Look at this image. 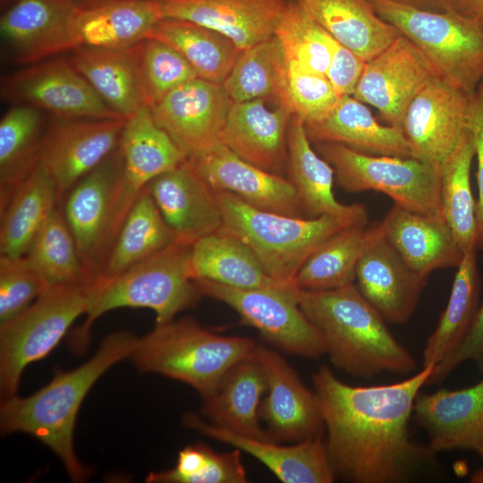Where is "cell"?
Masks as SVG:
<instances>
[{"mask_svg":"<svg viewBox=\"0 0 483 483\" xmlns=\"http://www.w3.org/2000/svg\"><path fill=\"white\" fill-rule=\"evenodd\" d=\"M435 365L390 385L355 386L326 366L312 382L326 429V447L335 474L355 483H398L411 479L435 457L410 437L414 402Z\"/></svg>","mask_w":483,"mask_h":483,"instance_id":"6da1fadb","label":"cell"},{"mask_svg":"<svg viewBox=\"0 0 483 483\" xmlns=\"http://www.w3.org/2000/svg\"><path fill=\"white\" fill-rule=\"evenodd\" d=\"M136 339L129 332H114L103 340L89 360L72 370L56 371L50 382L34 394L2 399V433L32 436L57 455L71 479L84 481L89 470L78 460L73 446L79 410L98 378L115 363L130 358Z\"/></svg>","mask_w":483,"mask_h":483,"instance_id":"7a4b0ae2","label":"cell"},{"mask_svg":"<svg viewBox=\"0 0 483 483\" xmlns=\"http://www.w3.org/2000/svg\"><path fill=\"white\" fill-rule=\"evenodd\" d=\"M299 305L321 332L333 365L358 377L383 372L408 375L415 358L391 334L386 322L356 284L326 291L299 290Z\"/></svg>","mask_w":483,"mask_h":483,"instance_id":"3957f363","label":"cell"},{"mask_svg":"<svg viewBox=\"0 0 483 483\" xmlns=\"http://www.w3.org/2000/svg\"><path fill=\"white\" fill-rule=\"evenodd\" d=\"M215 192L223 228L242 240L267 274L285 285L295 284L301 267L325 242L349 227L367 225L369 220L363 204L347 215L306 218L260 210L231 192Z\"/></svg>","mask_w":483,"mask_h":483,"instance_id":"277c9868","label":"cell"},{"mask_svg":"<svg viewBox=\"0 0 483 483\" xmlns=\"http://www.w3.org/2000/svg\"><path fill=\"white\" fill-rule=\"evenodd\" d=\"M191 246L174 242L116 275L97 277L84 323L70 337L72 351L86 352L92 324L110 310L149 309L164 324L196 306L203 295L190 273Z\"/></svg>","mask_w":483,"mask_h":483,"instance_id":"5b68a950","label":"cell"},{"mask_svg":"<svg viewBox=\"0 0 483 483\" xmlns=\"http://www.w3.org/2000/svg\"><path fill=\"white\" fill-rule=\"evenodd\" d=\"M257 344L249 337L221 335L182 318L156 324L137 338L130 359L139 371L181 381L205 397L233 366L254 354Z\"/></svg>","mask_w":483,"mask_h":483,"instance_id":"8992f818","label":"cell"},{"mask_svg":"<svg viewBox=\"0 0 483 483\" xmlns=\"http://www.w3.org/2000/svg\"><path fill=\"white\" fill-rule=\"evenodd\" d=\"M428 59L438 76L469 96L483 81V29L450 10L435 13L393 0H369Z\"/></svg>","mask_w":483,"mask_h":483,"instance_id":"52a82bcc","label":"cell"},{"mask_svg":"<svg viewBox=\"0 0 483 483\" xmlns=\"http://www.w3.org/2000/svg\"><path fill=\"white\" fill-rule=\"evenodd\" d=\"M96 279L49 286L24 311L0 324L2 399L17 395L25 368L47 356L89 307Z\"/></svg>","mask_w":483,"mask_h":483,"instance_id":"ba28073f","label":"cell"},{"mask_svg":"<svg viewBox=\"0 0 483 483\" xmlns=\"http://www.w3.org/2000/svg\"><path fill=\"white\" fill-rule=\"evenodd\" d=\"M314 144L332 165L335 181L344 191H375L406 209L443 216L439 168L413 157L369 155L339 143Z\"/></svg>","mask_w":483,"mask_h":483,"instance_id":"9c48e42d","label":"cell"},{"mask_svg":"<svg viewBox=\"0 0 483 483\" xmlns=\"http://www.w3.org/2000/svg\"><path fill=\"white\" fill-rule=\"evenodd\" d=\"M203 296L232 308L242 321L281 351L316 359L326 354L321 332L301 310L295 284L242 289L205 279L194 280Z\"/></svg>","mask_w":483,"mask_h":483,"instance_id":"30bf717a","label":"cell"},{"mask_svg":"<svg viewBox=\"0 0 483 483\" xmlns=\"http://www.w3.org/2000/svg\"><path fill=\"white\" fill-rule=\"evenodd\" d=\"M1 97L68 119H125L112 110L68 58H48L2 78Z\"/></svg>","mask_w":483,"mask_h":483,"instance_id":"8fae6325","label":"cell"},{"mask_svg":"<svg viewBox=\"0 0 483 483\" xmlns=\"http://www.w3.org/2000/svg\"><path fill=\"white\" fill-rule=\"evenodd\" d=\"M123 169L118 147L66 193L63 215L86 274L99 275L108 254V236Z\"/></svg>","mask_w":483,"mask_h":483,"instance_id":"7c38bea8","label":"cell"},{"mask_svg":"<svg viewBox=\"0 0 483 483\" xmlns=\"http://www.w3.org/2000/svg\"><path fill=\"white\" fill-rule=\"evenodd\" d=\"M470 97L440 76L409 105L402 129L411 157L439 168L469 131Z\"/></svg>","mask_w":483,"mask_h":483,"instance_id":"4fadbf2b","label":"cell"},{"mask_svg":"<svg viewBox=\"0 0 483 483\" xmlns=\"http://www.w3.org/2000/svg\"><path fill=\"white\" fill-rule=\"evenodd\" d=\"M124 122L48 119L39 163L54 181L59 199L119 147Z\"/></svg>","mask_w":483,"mask_h":483,"instance_id":"5bb4252c","label":"cell"},{"mask_svg":"<svg viewBox=\"0 0 483 483\" xmlns=\"http://www.w3.org/2000/svg\"><path fill=\"white\" fill-rule=\"evenodd\" d=\"M233 103L222 84L198 77L169 93L150 110L157 123L191 159L222 144Z\"/></svg>","mask_w":483,"mask_h":483,"instance_id":"9a60e30c","label":"cell"},{"mask_svg":"<svg viewBox=\"0 0 483 483\" xmlns=\"http://www.w3.org/2000/svg\"><path fill=\"white\" fill-rule=\"evenodd\" d=\"M254 355L267 382L259 418L268 439L294 444L323 435L324 422L314 391L305 386L277 352L257 344Z\"/></svg>","mask_w":483,"mask_h":483,"instance_id":"2e32d148","label":"cell"},{"mask_svg":"<svg viewBox=\"0 0 483 483\" xmlns=\"http://www.w3.org/2000/svg\"><path fill=\"white\" fill-rule=\"evenodd\" d=\"M436 76L428 59L401 34L366 62L352 96L377 109L389 125L402 128L411 102Z\"/></svg>","mask_w":483,"mask_h":483,"instance_id":"e0dca14e","label":"cell"},{"mask_svg":"<svg viewBox=\"0 0 483 483\" xmlns=\"http://www.w3.org/2000/svg\"><path fill=\"white\" fill-rule=\"evenodd\" d=\"M356 285L386 323L412 316L428 278L415 273L385 237L380 222L359 260Z\"/></svg>","mask_w":483,"mask_h":483,"instance_id":"ac0fdd59","label":"cell"},{"mask_svg":"<svg viewBox=\"0 0 483 483\" xmlns=\"http://www.w3.org/2000/svg\"><path fill=\"white\" fill-rule=\"evenodd\" d=\"M189 160L214 191L231 192L260 210L308 218L288 178L245 161L223 144Z\"/></svg>","mask_w":483,"mask_h":483,"instance_id":"d6986e66","label":"cell"},{"mask_svg":"<svg viewBox=\"0 0 483 483\" xmlns=\"http://www.w3.org/2000/svg\"><path fill=\"white\" fill-rule=\"evenodd\" d=\"M76 8L71 0H16L0 19L13 60L29 65L74 49Z\"/></svg>","mask_w":483,"mask_h":483,"instance_id":"ffe728a7","label":"cell"},{"mask_svg":"<svg viewBox=\"0 0 483 483\" xmlns=\"http://www.w3.org/2000/svg\"><path fill=\"white\" fill-rule=\"evenodd\" d=\"M176 242L191 245L223 227L215 191L187 158L147 186Z\"/></svg>","mask_w":483,"mask_h":483,"instance_id":"44dd1931","label":"cell"},{"mask_svg":"<svg viewBox=\"0 0 483 483\" xmlns=\"http://www.w3.org/2000/svg\"><path fill=\"white\" fill-rule=\"evenodd\" d=\"M413 418L425 431L435 453L450 450H483V379L460 390L419 394Z\"/></svg>","mask_w":483,"mask_h":483,"instance_id":"7402d4cb","label":"cell"},{"mask_svg":"<svg viewBox=\"0 0 483 483\" xmlns=\"http://www.w3.org/2000/svg\"><path fill=\"white\" fill-rule=\"evenodd\" d=\"M182 422L208 437L249 453L284 483H332L336 479L323 435L285 445L230 432L194 413L184 414Z\"/></svg>","mask_w":483,"mask_h":483,"instance_id":"603a6c76","label":"cell"},{"mask_svg":"<svg viewBox=\"0 0 483 483\" xmlns=\"http://www.w3.org/2000/svg\"><path fill=\"white\" fill-rule=\"evenodd\" d=\"M164 19L215 30L247 49L275 36L286 0H157Z\"/></svg>","mask_w":483,"mask_h":483,"instance_id":"cb8c5ba5","label":"cell"},{"mask_svg":"<svg viewBox=\"0 0 483 483\" xmlns=\"http://www.w3.org/2000/svg\"><path fill=\"white\" fill-rule=\"evenodd\" d=\"M292 113L279 103L275 109L264 98L233 103L221 143L245 161L284 176L288 163V130Z\"/></svg>","mask_w":483,"mask_h":483,"instance_id":"d4e9b609","label":"cell"},{"mask_svg":"<svg viewBox=\"0 0 483 483\" xmlns=\"http://www.w3.org/2000/svg\"><path fill=\"white\" fill-rule=\"evenodd\" d=\"M119 147L123 169L117 205L123 212L131 208L155 177L187 159L145 106L125 119Z\"/></svg>","mask_w":483,"mask_h":483,"instance_id":"484cf974","label":"cell"},{"mask_svg":"<svg viewBox=\"0 0 483 483\" xmlns=\"http://www.w3.org/2000/svg\"><path fill=\"white\" fill-rule=\"evenodd\" d=\"M380 225L405 263L423 277L457 267L464 255L444 216L420 214L394 203Z\"/></svg>","mask_w":483,"mask_h":483,"instance_id":"4316f807","label":"cell"},{"mask_svg":"<svg viewBox=\"0 0 483 483\" xmlns=\"http://www.w3.org/2000/svg\"><path fill=\"white\" fill-rule=\"evenodd\" d=\"M304 126L312 143H339L369 155L411 157L402 129L381 124L353 96L341 97L327 114Z\"/></svg>","mask_w":483,"mask_h":483,"instance_id":"83f0119b","label":"cell"},{"mask_svg":"<svg viewBox=\"0 0 483 483\" xmlns=\"http://www.w3.org/2000/svg\"><path fill=\"white\" fill-rule=\"evenodd\" d=\"M266 390L265 374L253 354L233 366L216 389L202 397V415L210 423L230 432L268 439L259 418Z\"/></svg>","mask_w":483,"mask_h":483,"instance_id":"f1b7e54d","label":"cell"},{"mask_svg":"<svg viewBox=\"0 0 483 483\" xmlns=\"http://www.w3.org/2000/svg\"><path fill=\"white\" fill-rule=\"evenodd\" d=\"M162 19L157 0H118L90 9L76 8L72 19L74 48L131 47L147 38Z\"/></svg>","mask_w":483,"mask_h":483,"instance_id":"f546056e","label":"cell"},{"mask_svg":"<svg viewBox=\"0 0 483 483\" xmlns=\"http://www.w3.org/2000/svg\"><path fill=\"white\" fill-rule=\"evenodd\" d=\"M336 42L369 61L401 33L381 18L369 0H297Z\"/></svg>","mask_w":483,"mask_h":483,"instance_id":"4dcf8cb0","label":"cell"},{"mask_svg":"<svg viewBox=\"0 0 483 483\" xmlns=\"http://www.w3.org/2000/svg\"><path fill=\"white\" fill-rule=\"evenodd\" d=\"M189 267L193 280L205 279L235 288L285 285L267 274L242 240L223 227L191 244Z\"/></svg>","mask_w":483,"mask_h":483,"instance_id":"1f68e13d","label":"cell"},{"mask_svg":"<svg viewBox=\"0 0 483 483\" xmlns=\"http://www.w3.org/2000/svg\"><path fill=\"white\" fill-rule=\"evenodd\" d=\"M288 179L293 185L308 218L352 213L361 203L345 205L335 197V172L309 140L304 122L293 116L288 130Z\"/></svg>","mask_w":483,"mask_h":483,"instance_id":"d6a6232c","label":"cell"},{"mask_svg":"<svg viewBox=\"0 0 483 483\" xmlns=\"http://www.w3.org/2000/svg\"><path fill=\"white\" fill-rule=\"evenodd\" d=\"M67 58L121 117L126 119L144 106L137 73L135 46L125 49L79 47L72 50Z\"/></svg>","mask_w":483,"mask_h":483,"instance_id":"836d02e7","label":"cell"},{"mask_svg":"<svg viewBox=\"0 0 483 483\" xmlns=\"http://www.w3.org/2000/svg\"><path fill=\"white\" fill-rule=\"evenodd\" d=\"M59 200L54 181L39 163L0 210V256H24Z\"/></svg>","mask_w":483,"mask_h":483,"instance_id":"e575fe53","label":"cell"},{"mask_svg":"<svg viewBox=\"0 0 483 483\" xmlns=\"http://www.w3.org/2000/svg\"><path fill=\"white\" fill-rule=\"evenodd\" d=\"M44 112L13 105L0 121V210L39 164L47 125Z\"/></svg>","mask_w":483,"mask_h":483,"instance_id":"d590c367","label":"cell"},{"mask_svg":"<svg viewBox=\"0 0 483 483\" xmlns=\"http://www.w3.org/2000/svg\"><path fill=\"white\" fill-rule=\"evenodd\" d=\"M147 38H155L177 51L199 78L222 84L241 50L224 34L180 19H162Z\"/></svg>","mask_w":483,"mask_h":483,"instance_id":"8d00e7d4","label":"cell"},{"mask_svg":"<svg viewBox=\"0 0 483 483\" xmlns=\"http://www.w3.org/2000/svg\"><path fill=\"white\" fill-rule=\"evenodd\" d=\"M478 251H465L456 267L446 307L426 343L422 367L438 364L462 343L471 326L481 301Z\"/></svg>","mask_w":483,"mask_h":483,"instance_id":"74e56055","label":"cell"},{"mask_svg":"<svg viewBox=\"0 0 483 483\" xmlns=\"http://www.w3.org/2000/svg\"><path fill=\"white\" fill-rule=\"evenodd\" d=\"M176 242L145 188L123 221L97 277L116 275Z\"/></svg>","mask_w":483,"mask_h":483,"instance_id":"f35d334b","label":"cell"},{"mask_svg":"<svg viewBox=\"0 0 483 483\" xmlns=\"http://www.w3.org/2000/svg\"><path fill=\"white\" fill-rule=\"evenodd\" d=\"M358 225L336 233L319 246L299 269L295 284L301 290L326 291L353 284L359 260L373 233Z\"/></svg>","mask_w":483,"mask_h":483,"instance_id":"ab89813d","label":"cell"},{"mask_svg":"<svg viewBox=\"0 0 483 483\" xmlns=\"http://www.w3.org/2000/svg\"><path fill=\"white\" fill-rule=\"evenodd\" d=\"M474 157L475 147L469 130L440 166L443 216L464 252L477 249L476 200L470 184Z\"/></svg>","mask_w":483,"mask_h":483,"instance_id":"60d3db41","label":"cell"},{"mask_svg":"<svg viewBox=\"0 0 483 483\" xmlns=\"http://www.w3.org/2000/svg\"><path fill=\"white\" fill-rule=\"evenodd\" d=\"M287 61L274 36L242 50L222 83L233 103L273 97L278 102Z\"/></svg>","mask_w":483,"mask_h":483,"instance_id":"b9f144b4","label":"cell"},{"mask_svg":"<svg viewBox=\"0 0 483 483\" xmlns=\"http://www.w3.org/2000/svg\"><path fill=\"white\" fill-rule=\"evenodd\" d=\"M287 63L326 75L337 42L296 2L289 3L275 30Z\"/></svg>","mask_w":483,"mask_h":483,"instance_id":"7bdbcfd3","label":"cell"},{"mask_svg":"<svg viewBox=\"0 0 483 483\" xmlns=\"http://www.w3.org/2000/svg\"><path fill=\"white\" fill-rule=\"evenodd\" d=\"M49 285L90 278L80 261L63 212L56 208L24 255Z\"/></svg>","mask_w":483,"mask_h":483,"instance_id":"ee69618b","label":"cell"},{"mask_svg":"<svg viewBox=\"0 0 483 483\" xmlns=\"http://www.w3.org/2000/svg\"><path fill=\"white\" fill-rule=\"evenodd\" d=\"M148 483H247L242 451L217 453L210 446L197 443L179 452L172 469L150 472Z\"/></svg>","mask_w":483,"mask_h":483,"instance_id":"f6af8a7d","label":"cell"},{"mask_svg":"<svg viewBox=\"0 0 483 483\" xmlns=\"http://www.w3.org/2000/svg\"><path fill=\"white\" fill-rule=\"evenodd\" d=\"M135 55L143 103L149 108L199 77L177 51L157 39L145 38L135 45Z\"/></svg>","mask_w":483,"mask_h":483,"instance_id":"bcb514c9","label":"cell"},{"mask_svg":"<svg viewBox=\"0 0 483 483\" xmlns=\"http://www.w3.org/2000/svg\"><path fill=\"white\" fill-rule=\"evenodd\" d=\"M340 97L326 75L307 72L287 63L278 102L288 106L292 115L304 123L323 117Z\"/></svg>","mask_w":483,"mask_h":483,"instance_id":"7dc6e473","label":"cell"},{"mask_svg":"<svg viewBox=\"0 0 483 483\" xmlns=\"http://www.w3.org/2000/svg\"><path fill=\"white\" fill-rule=\"evenodd\" d=\"M49 286L24 256H0V324L24 311Z\"/></svg>","mask_w":483,"mask_h":483,"instance_id":"c3c4849f","label":"cell"},{"mask_svg":"<svg viewBox=\"0 0 483 483\" xmlns=\"http://www.w3.org/2000/svg\"><path fill=\"white\" fill-rule=\"evenodd\" d=\"M469 360L483 371V300L468 334L448 356L435 366L427 385L442 382L455 368Z\"/></svg>","mask_w":483,"mask_h":483,"instance_id":"681fc988","label":"cell"},{"mask_svg":"<svg viewBox=\"0 0 483 483\" xmlns=\"http://www.w3.org/2000/svg\"><path fill=\"white\" fill-rule=\"evenodd\" d=\"M469 130L472 135L477 158L476 225L478 250H483V81L470 97Z\"/></svg>","mask_w":483,"mask_h":483,"instance_id":"f907efd6","label":"cell"},{"mask_svg":"<svg viewBox=\"0 0 483 483\" xmlns=\"http://www.w3.org/2000/svg\"><path fill=\"white\" fill-rule=\"evenodd\" d=\"M365 65L366 61L337 42L326 76L339 96H352Z\"/></svg>","mask_w":483,"mask_h":483,"instance_id":"816d5d0a","label":"cell"},{"mask_svg":"<svg viewBox=\"0 0 483 483\" xmlns=\"http://www.w3.org/2000/svg\"><path fill=\"white\" fill-rule=\"evenodd\" d=\"M447 10L471 20L483 17V0H448Z\"/></svg>","mask_w":483,"mask_h":483,"instance_id":"f5cc1de1","label":"cell"},{"mask_svg":"<svg viewBox=\"0 0 483 483\" xmlns=\"http://www.w3.org/2000/svg\"><path fill=\"white\" fill-rule=\"evenodd\" d=\"M399 4L423 11L441 13L447 11L448 0H393Z\"/></svg>","mask_w":483,"mask_h":483,"instance_id":"db71d44e","label":"cell"},{"mask_svg":"<svg viewBox=\"0 0 483 483\" xmlns=\"http://www.w3.org/2000/svg\"><path fill=\"white\" fill-rule=\"evenodd\" d=\"M79 9H90L118 0H71Z\"/></svg>","mask_w":483,"mask_h":483,"instance_id":"11a10c76","label":"cell"},{"mask_svg":"<svg viewBox=\"0 0 483 483\" xmlns=\"http://www.w3.org/2000/svg\"><path fill=\"white\" fill-rule=\"evenodd\" d=\"M481 457V467L477 470L470 477L471 483H483V450L479 453Z\"/></svg>","mask_w":483,"mask_h":483,"instance_id":"9f6ffc18","label":"cell"},{"mask_svg":"<svg viewBox=\"0 0 483 483\" xmlns=\"http://www.w3.org/2000/svg\"><path fill=\"white\" fill-rule=\"evenodd\" d=\"M479 21V23H480V25H481V27H482V29H483V17L480 18Z\"/></svg>","mask_w":483,"mask_h":483,"instance_id":"6f0895ef","label":"cell"}]
</instances>
